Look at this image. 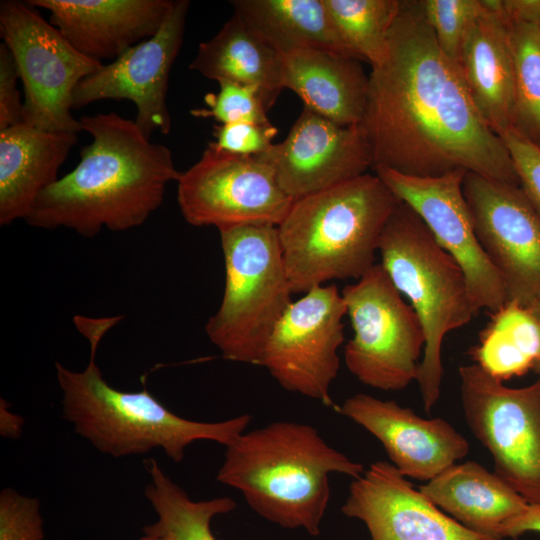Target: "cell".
Segmentation results:
<instances>
[{"label":"cell","instance_id":"1","mask_svg":"<svg viewBox=\"0 0 540 540\" xmlns=\"http://www.w3.org/2000/svg\"><path fill=\"white\" fill-rule=\"evenodd\" d=\"M373 167L415 177L456 170L519 186L501 137L440 49L421 0H401L384 61L372 67L361 123Z\"/></svg>","mask_w":540,"mask_h":540},{"label":"cell","instance_id":"2","mask_svg":"<svg viewBox=\"0 0 540 540\" xmlns=\"http://www.w3.org/2000/svg\"><path fill=\"white\" fill-rule=\"evenodd\" d=\"M79 121L92 142L72 171L40 193L24 220L87 238L104 228L125 231L142 225L161 205L168 184L180 178L171 151L114 112Z\"/></svg>","mask_w":540,"mask_h":540},{"label":"cell","instance_id":"3","mask_svg":"<svg viewBox=\"0 0 540 540\" xmlns=\"http://www.w3.org/2000/svg\"><path fill=\"white\" fill-rule=\"evenodd\" d=\"M364 471L313 426L275 421L244 431L226 446L216 479L238 490L265 520L316 537L330 500V475L355 479Z\"/></svg>","mask_w":540,"mask_h":540},{"label":"cell","instance_id":"4","mask_svg":"<svg viewBox=\"0 0 540 540\" xmlns=\"http://www.w3.org/2000/svg\"><path fill=\"white\" fill-rule=\"evenodd\" d=\"M74 320L89 342L90 358L83 371L55 364L63 392V417L100 452L118 458L160 448L179 463L195 441H215L226 447L246 431L252 420L249 414L220 422L193 421L171 412L147 389L125 392L112 387L103 378L95 356L118 319L77 315Z\"/></svg>","mask_w":540,"mask_h":540},{"label":"cell","instance_id":"5","mask_svg":"<svg viewBox=\"0 0 540 540\" xmlns=\"http://www.w3.org/2000/svg\"><path fill=\"white\" fill-rule=\"evenodd\" d=\"M400 202L369 172L294 200L277 226L292 293L360 279L376 264L381 234Z\"/></svg>","mask_w":540,"mask_h":540},{"label":"cell","instance_id":"6","mask_svg":"<svg viewBox=\"0 0 540 540\" xmlns=\"http://www.w3.org/2000/svg\"><path fill=\"white\" fill-rule=\"evenodd\" d=\"M378 253L380 264L410 302L424 330L425 347L416 381L429 413L441 392L443 340L477 314L467 280L419 215L402 201L384 227Z\"/></svg>","mask_w":540,"mask_h":540},{"label":"cell","instance_id":"7","mask_svg":"<svg viewBox=\"0 0 540 540\" xmlns=\"http://www.w3.org/2000/svg\"><path fill=\"white\" fill-rule=\"evenodd\" d=\"M219 233L225 287L205 331L225 359L260 365L266 341L293 294L277 227L248 225Z\"/></svg>","mask_w":540,"mask_h":540},{"label":"cell","instance_id":"8","mask_svg":"<svg viewBox=\"0 0 540 540\" xmlns=\"http://www.w3.org/2000/svg\"><path fill=\"white\" fill-rule=\"evenodd\" d=\"M341 294L353 329L344 348L347 369L364 385L383 391L416 381L424 330L382 265L376 263Z\"/></svg>","mask_w":540,"mask_h":540},{"label":"cell","instance_id":"9","mask_svg":"<svg viewBox=\"0 0 540 540\" xmlns=\"http://www.w3.org/2000/svg\"><path fill=\"white\" fill-rule=\"evenodd\" d=\"M0 31L23 83V122L51 132L83 131L71 113L73 93L104 64L80 53L27 1L1 2Z\"/></svg>","mask_w":540,"mask_h":540},{"label":"cell","instance_id":"10","mask_svg":"<svg viewBox=\"0 0 540 540\" xmlns=\"http://www.w3.org/2000/svg\"><path fill=\"white\" fill-rule=\"evenodd\" d=\"M512 388L477 364L459 368L464 417L490 452L494 472L528 504H540V372Z\"/></svg>","mask_w":540,"mask_h":540},{"label":"cell","instance_id":"11","mask_svg":"<svg viewBox=\"0 0 540 540\" xmlns=\"http://www.w3.org/2000/svg\"><path fill=\"white\" fill-rule=\"evenodd\" d=\"M177 201L185 221L219 231L248 225L278 226L294 200L259 155H242L208 144L200 159L181 172Z\"/></svg>","mask_w":540,"mask_h":540},{"label":"cell","instance_id":"12","mask_svg":"<svg viewBox=\"0 0 540 540\" xmlns=\"http://www.w3.org/2000/svg\"><path fill=\"white\" fill-rule=\"evenodd\" d=\"M347 309L335 285L292 301L264 346L260 366L285 390L334 406L330 387L340 368Z\"/></svg>","mask_w":540,"mask_h":540},{"label":"cell","instance_id":"13","mask_svg":"<svg viewBox=\"0 0 540 540\" xmlns=\"http://www.w3.org/2000/svg\"><path fill=\"white\" fill-rule=\"evenodd\" d=\"M374 173L419 215L440 247L458 263L476 313L481 309L493 313L504 306L508 301L505 285L477 238L463 193L467 172L415 177L377 168Z\"/></svg>","mask_w":540,"mask_h":540},{"label":"cell","instance_id":"14","mask_svg":"<svg viewBox=\"0 0 540 540\" xmlns=\"http://www.w3.org/2000/svg\"><path fill=\"white\" fill-rule=\"evenodd\" d=\"M463 193L507 302L530 306L540 298V214L520 186L475 173L465 174Z\"/></svg>","mask_w":540,"mask_h":540},{"label":"cell","instance_id":"15","mask_svg":"<svg viewBox=\"0 0 540 540\" xmlns=\"http://www.w3.org/2000/svg\"><path fill=\"white\" fill-rule=\"evenodd\" d=\"M189 7L188 0H173L155 35L84 78L73 93V109L106 99L129 100L137 109L135 122L147 137L155 131L168 134V80L182 46Z\"/></svg>","mask_w":540,"mask_h":540},{"label":"cell","instance_id":"16","mask_svg":"<svg viewBox=\"0 0 540 540\" xmlns=\"http://www.w3.org/2000/svg\"><path fill=\"white\" fill-rule=\"evenodd\" d=\"M259 156L293 200L360 176L373 167L361 124L339 125L304 107L286 138Z\"/></svg>","mask_w":540,"mask_h":540},{"label":"cell","instance_id":"17","mask_svg":"<svg viewBox=\"0 0 540 540\" xmlns=\"http://www.w3.org/2000/svg\"><path fill=\"white\" fill-rule=\"evenodd\" d=\"M341 511L362 521L371 540H503L447 515L387 461L371 463L352 480Z\"/></svg>","mask_w":540,"mask_h":540},{"label":"cell","instance_id":"18","mask_svg":"<svg viewBox=\"0 0 540 540\" xmlns=\"http://www.w3.org/2000/svg\"><path fill=\"white\" fill-rule=\"evenodd\" d=\"M336 410L376 437L405 477L427 482L469 452L468 441L449 422L422 418L393 400L358 393Z\"/></svg>","mask_w":540,"mask_h":540},{"label":"cell","instance_id":"19","mask_svg":"<svg viewBox=\"0 0 540 540\" xmlns=\"http://www.w3.org/2000/svg\"><path fill=\"white\" fill-rule=\"evenodd\" d=\"M83 55L114 61L155 35L173 0H28Z\"/></svg>","mask_w":540,"mask_h":540},{"label":"cell","instance_id":"20","mask_svg":"<svg viewBox=\"0 0 540 540\" xmlns=\"http://www.w3.org/2000/svg\"><path fill=\"white\" fill-rule=\"evenodd\" d=\"M483 3V13L466 36L458 68L479 113L499 134L512 126L513 55L500 0Z\"/></svg>","mask_w":540,"mask_h":540},{"label":"cell","instance_id":"21","mask_svg":"<svg viewBox=\"0 0 540 540\" xmlns=\"http://www.w3.org/2000/svg\"><path fill=\"white\" fill-rule=\"evenodd\" d=\"M76 133L51 132L24 122L0 131V225L25 219L37 197L58 180L77 143Z\"/></svg>","mask_w":540,"mask_h":540},{"label":"cell","instance_id":"22","mask_svg":"<svg viewBox=\"0 0 540 540\" xmlns=\"http://www.w3.org/2000/svg\"><path fill=\"white\" fill-rule=\"evenodd\" d=\"M281 56L283 87L295 92L304 107L342 126L362 123L369 74L359 60L313 48Z\"/></svg>","mask_w":540,"mask_h":540},{"label":"cell","instance_id":"23","mask_svg":"<svg viewBox=\"0 0 540 540\" xmlns=\"http://www.w3.org/2000/svg\"><path fill=\"white\" fill-rule=\"evenodd\" d=\"M419 490L467 528L499 539L504 524L529 505L495 472L475 461L454 463Z\"/></svg>","mask_w":540,"mask_h":540},{"label":"cell","instance_id":"24","mask_svg":"<svg viewBox=\"0 0 540 540\" xmlns=\"http://www.w3.org/2000/svg\"><path fill=\"white\" fill-rule=\"evenodd\" d=\"M189 68L217 82L256 89L268 111L284 89L281 54L234 13L217 34L199 44Z\"/></svg>","mask_w":540,"mask_h":540},{"label":"cell","instance_id":"25","mask_svg":"<svg viewBox=\"0 0 540 540\" xmlns=\"http://www.w3.org/2000/svg\"><path fill=\"white\" fill-rule=\"evenodd\" d=\"M230 3L234 14L281 55L313 48L353 58L324 0H233Z\"/></svg>","mask_w":540,"mask_h":540},{"label":"cell","instance_id":"26","mask_svg":"<svg viewBox=\"0 0 540 540\" xmlns=\"http://www.w3.org/2000/svg\"><path fill=\"white\" fill-rule=\"evenodd\" d=\"M470 354L501 382L535 372L540 366V321L529 307L507 302L492 313Z\"/></svg>","mask_w":540,"mask_h":540},{"label":"cell","instance_id":"27","mask_svg":"<svg viewBox=\"0 0 540 540\" xmlns=\"http://www.w3.org/2000/svg\"><path fill=\"white\" fill-rule=\"evenodd\" d=\"M151 482L145 496L155 510L158 520L143 528L144 534L166 540H217L211 531L212 519L236 508L230 497L193 501L158 465L154 459L145 460Z\"/></svg>","mask_w":540,"mask_h":540},{"label":"cell","instance_id":"28","mask_svg":"<svg viewBox=\"0 0 540 540\" xmlns=\"http://www.w3.org/2000/svg\"><path fill=\"white\" fill-rule=\"evenodd\" d=\"M333 24L353 58L381 64L401 0H324Z\"/></svg>","mask_w":540,"mask_h":540},{"label":"cell","instance_id":"29","mask_svg":"<svg viewBox=\"0 0 540 540\" xmlns=\"http://www.w3.org/2000/svg\"><path fill=\"white\" fill-rule=\"evenodd\" d=\"M506 23L514 64L511 127L540 147V24Z\"/></svg>","mask_w":540,"mask_h":540},{"label":"cell","instance_id":"30","mask_svg":"<svg viewBox=\"0 0 540 540\" xmlns=\"http://www.w3.org/2000/svg\"><path fill=\"white\" fill-rule=\"evenodd\" d=\"M422 10L434 37L457 66L466 36L483 13V0H421Z\"/></svg>","mask_w":540,"mask_h":540},{"label":"cell","instance_id":"31","mask_svg":"<svg viewBox=\"0 0 540 540\" xmlns=\"http://www.w3.org/2000/svg\"><path fill=\"white\" fill-rule=\"evenodd\" d=\"M217 93H209L204 101L207 108L190 111L195 117L213 118L220 124L252 122L270 124L268 110L259 92L249 86L229 81H219Z\"/></svg>","mask_w":540,"mask_h":540},{"label":"cell","instance_id":"32","mask_svg":"<svg viewBox=\"0 0 540 540\" xmlns=\"http://www.w3.org/2000/svg\"><path fill=\"white\" fill-rule=\"evenodd\" d=\"M0 540H44L38 499L12 488L0 493Z\"/></svg>","mask_w":540,"mask_h":540},{"label":"cell","instance_id":"33","mask_svg":"<svg viewBox=\"0 0 540 540\" xmlns=\"http://www.w3.org/2000/svg\"><path fill=\"white\" fill-rule=\"evenodd\" d=\"M498 135L512 158L519 186L540 214V147L513 127Z\"/></svg>","mask_w":540,"mask_h":540},{"label":"cell","instance_id":"34","mask_svg":"<svg viewBox=\"0 0 540 540\" xmlns=\"http://www.w3.org/2000/svg\"><path fill=\"white\" fill-rule=\"evenodd\" d=\"M277 128L272 124L252 122H234L220 124L214 127L215 141L213 143L225 151L242 155H259L273 144L272 139L277 134Z\"/></svg>","mask_w":540,"mask_h":540},{"label":"cell","instance_id":"35","mask_svg":"<svg viewBox=\"0 0 540 540\" xmlns=\"http://www.w3.org/2000/svg\"><path fill=\"white\" fill-rule=\"evenodd\" d=\"M20 78L15 59L5 45L0 44V131L23 122V102L17 89Z\"/></svg>","mask_w":540,"mask_h":540},{"label":"cell","instance_id":"36","mask_svg":"<svg viewBox=\"0 0 540 540\" xmlns=\"http://www.w3.org/2000/svg\"><path fill=\"white\" fill-rule=\"evenodd\" d=\"M507 22L540 24V0H500Z\"/></svg>","mask_w":540,"mask_h":540},{"label":"cell","instance_id":"37","mask_svg":"<svg viewBox=\"0 0 540 540\" xmlns=\"http://www.w3.org/2000/svg\"><path fill=\"white\" fill-rule=\"evenodd\" d=\"M527 532L540 533V504H529L521 514L506 522L500 538H516Z\"/></svg>","mask_w":540,"mask_h":540},{"label":"cell","instance_id":"38","mask_svg":"<svg viewBox=\"0 0 540 540\" xmlns=\"http://www.w3.org/2000/svg\"><path fill=\"white\" fill-rule=\"evenodd\" d=\"M24 420L21 416L12 413L9 405L1 398L0 400V433L3 437L17 439L22 433Z\"/></svg>","mask_w":540,"mask_h":540},{"label":"cell","instance_id":"39","mask_svg":"<svg viewBox=\"0 0 540 540\" xmlns=\"http://www.w3.org/2000/svg\"><path fill=\"white\" fill-rule=\"evenodd\" d=\"M531 311L534 313V315L538 318V320L540 321V298L538 300H536L535 302H533L530 306H528ZM536 373H539L540 372V366L538 367V369L535 371Z\"/></svg>","mask_w":540,"mask_h":540},{"label":"cell","instance_id":"40","mask_svg":"<svg viewBox=\"0 0 540 540\" xmlns=\"http://www.w3.org/2000/svg\"><path fill=\"white\" fill-rule=\"evenodd\" d=\"M138 540H166L160 536H156V535H149V534H145L143 537H141L140 539Z\"/></svg>","mask_w":540,"mask_h":540}]
</instances>
